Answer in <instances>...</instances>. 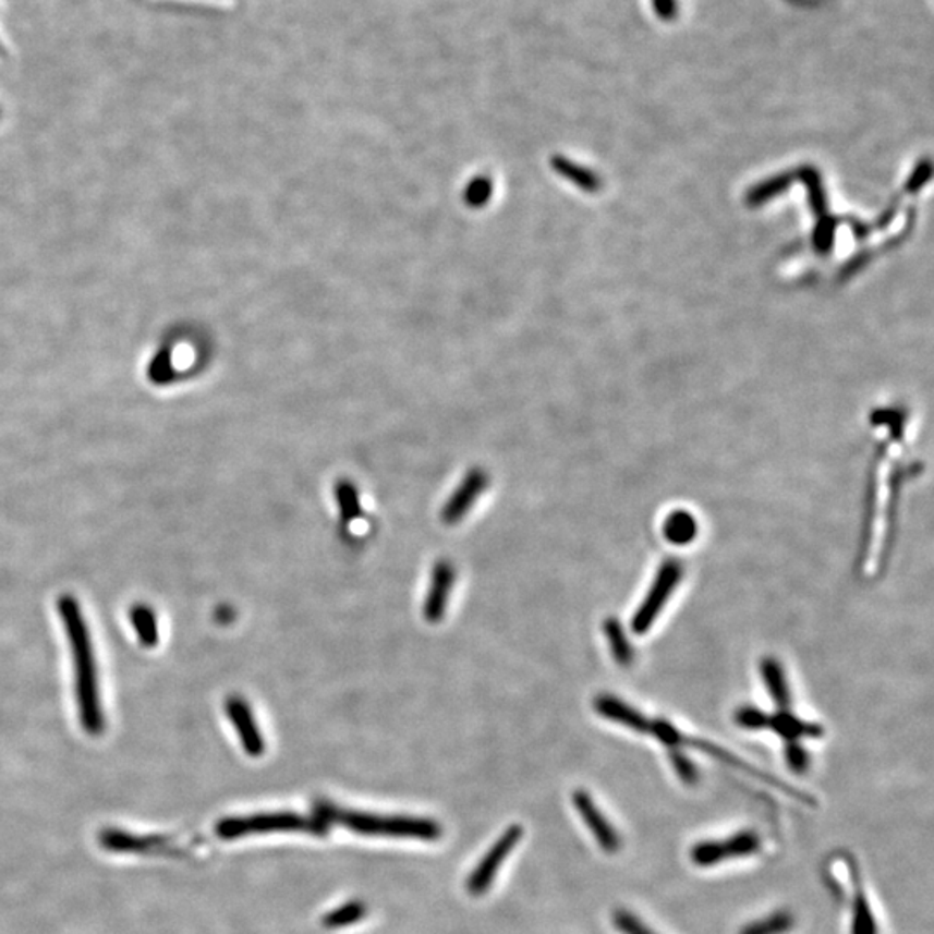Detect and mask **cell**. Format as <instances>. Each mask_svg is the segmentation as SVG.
<instances>
[{
  "instance_id": "1",
  "label": "cell",
  "mask_w": 934,
  "mask_h": 934,
  "mask_svg": "<svg viewBox=\"0 0 934 934\" xmlns=\"http://www.w3.org/2000/svg\"><path fill=\"white\" fill-rule=\"evenodd\" d=\"M58 612L63 621L70 653H72L78 718L85 732L99 736L105 732L106 717L102 712L99 679H97L93 635L85 621L81 603L72 594L59 595Z\"/></svg>"
},
{
  "instance_id": "2",
  "label": "cell",
  "mask_w": 934,
  "mask_h": 934,
  "mask_svg": "<svg viewBox=\"0 0 934 934\" xmlns=\"http://www.w3.org/2000/svg\"><path fill=\"white\" fill-rule=\"evenodd\" d=\"M315 818H319L326 826L340 824L353 833L367 834V836H397V838H417L426 841H435L441 836L438 822L427 821V818L352 812V810L338 809L331 803L317 804Z\"/></svg>"
},
{
  "instance_id": "3",
  "label": "cell",
  "mask_w": 934,
  "mask_h": 934,
  "mask_svg": "<svg viewBox=\"0 0 934 934\" xmlns=\"http://www.w3.org/2000/svg\"><path fill=\"white\" fill-rule=\"evenodd\" d=\"M644 733L645 736H653V738L658 739V741L662 742V744H665L668 750H680V748L686 747L694 748V750H701L704 754L712 756V759L718 760L720 763H727V765L736 768V771H742L744 774L751 775V777H759L763 783L771 784L772 788L788 792L789 797L801 801V803H813V800L809 794H804V792L791 788L788 784L780 783V780L772 777L771 774L756 771V768L751 767L750 763L742 762V760L738 759L736 754L729 753V751L717 747V744H713V742L704 741V739L691 738L688 733L680 732V730L677 729L674 724H670V721L662 720V718H658V720H656V718H647L644 725Z\"/></svg>"
},
{
  "instance_id": "4",
  "label": "cell",
  "mask_w": 934,
  "mask_h": 934,
  "mask_svg": "<svg viewBox=\"0 0 934 934\" xmlns=\"http://www.w3.org/2000/svg\"><path fill=\"white\" fill-rule=\"evenodd\" d=\"M274 830H308L326 834L327 826L319 818L303 817L293 812L256 813L250 817L223 818L218 822L217 834L222 839H235L246 834Z\"/></svg>"
},
{
  "instance_id": "5",
  "label": "cell",
  "mask_w": 934,
  "mask_h": 934,
  "mask_svg": "<svg viewBox=\"0 0 934 934\" xmlns=\"http://www.w3.org/2000/svg\"><path fill=\"white\" fill-rule=\"evenodd\" d=\"M683 566L679 559H667L663 562L650 592L645 595L638 611L632 618V630L638 635H644L650 632L654 621L658 618L659 612L667 606V601L670 599L675 589L679 587L682 582Z\"/></svg>"
},
{
  "instance_id": "6",
  "label": "cell",
  "mask_w": 934,
  "mask_h": 934,
  "mask_svg": "<svg viewBox=\"0 0 934 934\" xmlns=\"http://www.w3.org/2000/svg\"><path fill=\"white\" fill-rule=\"evenodd\" d=\"M762 847L760 836L753 830H742L721 841H703L694 845L691 860L698 868H712L724 860L742 859L756 853Z\"/></svg>"
},
{
  "instance_id": "7",
  "label": "cell",
  "mask_w": 934,
  "mask_h": 934,
  "mask_svg": "<svg viewBox=\"0 0 934 934\" xmlns=\"http://www.w3.org/2000/svg\"><path fill=\"white\" fill-rule=\"evenodd\" d=\"M488 482H490L488 473L482 468H473V470L468 471L462 482L453 490L452 497L445 502L444 509H441V521L449 526L462 521V518L473 509L474 502L482 497Z\"/></svg>"
},
{
  "instance_id": "8",
  "label": "cell",
  "mask_w": 934,
  "mask_h": 934,
  "mask_svg": "<svg viewBox=\"0 0 934 934\" xmlns=\"http://www.w3.org/2000/svg\"><path fill=\"white\" fill-rule=\"evenodd\" d=\"M223 709H226L227 718L234 725L244 751L250 756H262L265 751L264 736H262L260 727H258V721H256L255 713H253L250 703L241 695L232 694L223 703Z\"/></svg>"
},
{
  "instance_id": "9",
  "label": "cell",
  "mask_w": 934,
  "mask_h": 934,
  "mask_svg": "<svg viewBox=\"0 0 934 934\" xmlns=\"http://www.w3.org/2000/svg\"><path fill=\"white\" fill-rule=\"evenodd\" d=\"M456 579V566L452 562L441 559L433 566L432 580H429V589H427L423 608L424 620L427 623L435 624L444 620Z\"/></svg>"
},
{
  "instance_id": "10",
  "label": "cell",
  "mask_w": 934,
  "mask_h": 934,
  "mask_svg": "<svg viewBox=\"0 0 934 934\" xmlns=\"http://www.w3.org/2000/svg\"><path fill=\"white\" fill-rule=\"evenodd\" d=\"M521 836H523V827H509L500 836L499 841L495 842L494 848L485 854V859L480 862L478 868L474 869L470 877V883H468V888H470L473 895H483L488 889V886L494 883V877L497 871H499L500 863L504 862V859H508V854L518 845Z\"/></svg>"
},
{
  "instance_id": "11",
  "label": "cell",
  "mask_w": 934,
  "mask_h": 934,
  "mask_svg": "<svg viewBox=\"0 0 934 934\" xmlns=\"http://www.w3.org/2000/svg\"><path fill=\"white\" fill-rule=\"evenodd\" d=\"M573 804L579 810L585 826L594 834L595 841L606 853H616L620 850V834L611 826V822L604 817V813L597 809V804L587 791L573 792Z\"/></svg>"
},
{
  "instance_id": "12",
  "label": "cell",
  "mask_w": 934,
  "mask_h": 934,
  "mask_svg": "<svg viewBox=\"0 0 934 934\" xmlns=\"http://www.w3.org/2000/svg\"><path fill=\"white\" fill-rule=\"evenodd\" d=\"M765 729L772 730L788 742H798L803 738H821L824 729L821 725L810 724L792 715L791 709H779L775 715H765Z\"/></svg>"
},
{
  "instance_id": "13",
  "label": "cell",
  "mask_w": 934,
  "mask_h": 934,
  "mask_svg": "<svg viewBox=\"0 0 934 934\" xmlns=\"http://www.w3.org/2000/svg\"><path fill=\"white\" fill-rule=\"evenodd\" d=\"M760 670H762L763 682H765L767 691L771 692L775 706L779 709H791V692H789L783 665L775 658H765Z\"/></svg>"
},
{
  "instance_id": "14",
  "label": "cell",
  "mask_w": 934,
  "mask_h": 934,
  "mask_svg": "<svg viewBox=\"0 0 934 934\" xmlns=\"http://www.w3.org/2000/svg\"><path fill=\"white\" fill-rule=\"evenodd\" d=\"M129 616H131V623L141 645L146 650L156 647L160 642V629H158V618H156L153 608H149L147 604H135L132 606Z\"/></svg>"
},
{
  "instance_id": "15",
  "label": "cell",
  "mask_w": 934,
  "mask_h": 934,
  "mask_svg": "<svg viewBox=\"0 0 934 934\" xmlns=\"http://www.w3.org/2000/svg\"><path fill=\"white\" fill-rule=\"evenodd\" d=\"M851 874H853L854 898H853V924H851V934H877L876 919L871 910L865 893L860 886L859 871L854 868V863L850 862Z\"/></svg>"
},
{
  "instance_id": "16",
  "label": "cell",
  "mask_w": 934,
  "mask_h": 934,
  "mask_svg": "<svg viewBox=\"0 0 934 934\" xmlns=\"http://www.w3.org/2000/svg\"><path fill=\"white\" fill-rule=\"evenodd\" d=\"M663 535L674 545L691 544L698 536V521L691 512H671L663 524Z\"/></svg>"
},
{
  "instance_id": "17",
  "label": "cell",
  "mask_w": 934,
  "mask_h": 934,
  "mask_svg": "<svg viewBox=\"0 0 934 934\" xmlns=\"http://www.w3.org/2000/svg\"><path fill=\"white\" fill-rule=\"evenodd\" d=\"M335 499L343 523H353L362 514L361 495L350 480H340L335 485Z\"/></svg>"
},
{
  "instance_id": "18",
  "label": "cell",
  "mask_w": 934,
  "mask_h": 934,
  "mask_svg": "<svg viewBox=\"0 0 934 934\" xmlns=\"http://www.w3.org/2000/svg\"><path fill=\"white\" fill-rule=\"evenodd\" d=\"M604 632L608 638L609 650H611L615 662L620 663V665H630L633 658L632 645L629 644V639L624 635L620 621L608 618L604 623Z\"/></svg>"
},
{
  "instance_id": "19",
  "label": "cell",
  "mask_w": 934,
  "mask_h": 934,
  "mask_svg": "<svg viewBox=\"0 0 934 934\" xmlns=\"http://www.w3.org/2000/svg\"><path fill=\"white\" fill-rule=\"evenodd\" d=\"M494 196V182L488 175H476L465 185L462 202L471 210H480L490 203Z\"/></svg>"
},
{
  "instance_id": "20",
  "label": "cell",
  "mask_w": 934,
  "mask_h": 934,
  "mask_svg": "<svg viewBox=\"0 0 934 934\" xmlns=\"http://www.w3.org/2000/svg\"><path fill=\"white\" fill-rule=\"evenodd\" d=\"M794 926V918L788 910H779L762 921L751 922L739 934H786Z\"/></svg>"
},
{
  "instance_id": "21",
  "label": "cell",
  "mask_w": 934,
  "mask_h": 934,
  "mask_svg": "<svg viewBox=\"0 0 934 934\" xmlns=\"http://www.w3.org/2000/svg\"><path fill=\"white\" fill-rule=\"evenodd\" d=\"M365 913H367V909H365L364 903H361V901H350L347 906L332 910L331 913H327L326 918L323 919L324 926H350V924H355V922L361 921Z\"/></svg>"
},
{
  "instance_id": "22",
  "label": "cell",
  "mask_w": 934,
  "mask_h": 934,
  "mask_svg": "<svg viewBox=\"0 0 934 934\" xmlns=\"http://www.w3.org/2000/svg\"><path fill=\"white\" fill-rule=\"evenodd\" d=\"M553 167L559 175L570 179L574 184L582 185V187L585 189L592 187V175H589L585 170H582V168H579L577 165L571 163V161L566 160V158L554 156Z\"/></svg>"
},
{
  "instance_id": "23",
  "label": "cell",
  "mask_w": 934,
  "mask_h": 934,
  "mask_svg": "<svg viewBox=\"0 0 934 934\" xmlns=\"http://www.w3.org/2000/svg\"><path fill=\"white\" fill-rule=\"evenodd\" d=\"M670 762L674 765L675 772L679 775L680 780H682L686 786H694L700 779V774H698V768H695L694 763L691 762V759H688L686 754L680 750H670Z\"/></svg>"
},
{
  "instance_id": "24",
  "label": "cell",
  "mask_w": 934,
  "mask_h": 934,
  "mask_svg": "<svg viewBox=\"0 0 934 934\" xmlns=\"http://www.w3.org/2000/svg\"><path fill=\"white\" fill-rule=\"evenodd\" d=\"M612 922H615V926L623 934H656L650 927L645 926L644 922L638 915H633L632 912H627V910L615 912Z\"/></svg>"
},
{
  "instance_id": "25",
  "label": "cell",
  "mask_w": 934,
  "mask_h": 934,
  "mask_svg": "<svg viewBox=\"0 0 934 934\" xmlns=\"http://www.w3.org/2000/svg\"><path fill=\"white\" fill-rule=\"evenodd\" d=\"M786 762H788L789 768L792 772H797V774H803L810 765V756L801 747L800 742H788V748H786Z\"/></svg>"
},
{
  "instance_id": "26",
  "label": "cell",
  "mask_w": 934,
  "mask_h": 934,
  "mask_svg": "<svg viewBox=\"0 0 934 934\" xmlns=\"http://www.w3.org/2000/svg\"><path fill=\"white\" fill-rule=\"evenodd\" d=\"M651 2H653L654 13L662 17L663 22H674L679 14L677 0H651Z\"/></svg>"
}]
</instances>
